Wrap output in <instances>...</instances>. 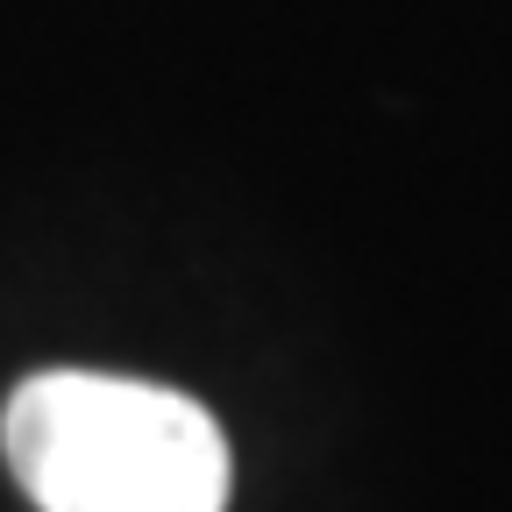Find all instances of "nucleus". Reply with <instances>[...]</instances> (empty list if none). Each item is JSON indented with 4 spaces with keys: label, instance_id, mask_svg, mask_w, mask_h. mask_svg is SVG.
<instances>
[{
    "label": "nucleus",
    "instance_id": "nucleus-1",
    "mask_svg": "<svg viewBox=\"0 0 512 512\" xmlns=\"http://www.w3.org/2000/svg\"><path fill=\"white\" fill-rule=\"evenodd\" d=\"M0 448L43 512H221L235 477L200 399L107 370L22 377Z\"/></svg>",
    "mask_w": 512,
    "mask_h": 512
}]
</instances>
